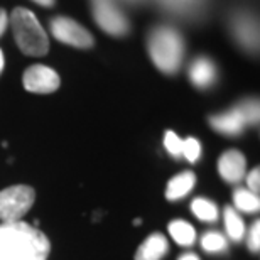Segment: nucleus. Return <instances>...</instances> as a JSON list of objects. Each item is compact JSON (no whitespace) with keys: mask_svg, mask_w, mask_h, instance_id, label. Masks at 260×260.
<instances>
[{"mask_svg":"<svg viewBox=\"0 0 260 260\" xmlns=\"http://www.w3.org/2000/svg\"><path fill=\"white\" fill-rule=\"evenodd\" d=\"M164 145L168 149V152L173 155V157H179L183 155V139H179L174 132H166L164 135Z\"/></svg>","mask_w":260,"mask_h":260,"instance_id":"19","label":"nucleus"},{"mask_svg":"<svg viewBox=\"0 0 260 260\" xmlns=\"http://www.w3.org/2000/svg\"><path fill=\"white\" fill-rule=\"evenodd\" d=\"M51 32L59 43L75 46V48H91L93 36L78 24L76 20L68 17H56L51 20Z\"/></svg>","mask_w":260,"mask_h":260,"instance_id":"6","label":"nucleus"},{"mask_svg":"<svg viewBox=\"0 0 260 260\" xmlns=\"http://www.w3.org/2000/svg\"><path fill=\"white\" fill-rule=\"evenodd\" d=\"M93 15L98 25L112 36H123L128 32V20L110 0H95Z\"/></svg>","mask_w":260,"mask_h":260,"instance_id":"7","label":"nucleus"},{"mask_svg":"<svg viewBox=\"0 0 260 260\" xmlns=\"http://www.w3.org/2000/svg\"><path fill=\"white\" fill-rule=\"evenodd\" d=\"M235 32L240 39L242 44H245L247 48H257L258 44V30L257 25L252 19L248 17H238L235 22Z\"/></svg>","mask_w":260,"mask_h":260,"instance_id":"13","label":"nucleus"},{"mask_svg":"<svg viewBox=\"0 0 260 260\" xmlns=\"http://www.w3.org/2000/svg\"><path fill=\"white\" fill-rule=\"evenodd\" d=\"M189 78L198 88H206L213 85L216 78V68L208 58H198L189 68Z\"/></svg>","mask_w":260,"mask_h":260,"instance_id":"11","label":"nucleus"},{"mask_svg":"<svg viewBox=\"0 0 260 260\" xmlns=\"http://www.w3.org/2000/svg\"><path fill=\"white\" fill-rule=\"evenodd\" d=\"M233 201H235V206L238 208V210L245 211V213L258 211V208H260L258 196L253 194L252 191H247V189L235 191V194H233Z\"/></svg>","mask_w":260,"mask_h":260,"instance_id":"15","label":"nucleus"},{"mask_svg":"<svg viewBox=\"0 0 260 260\" xmlns=\"http://www.w3.org/2000/svg\"><path fill=\"white\" fill-rule=\"evenodd\" d=\"M24 88L30 93H53L59 88V76L53 68L34 64L27 68L22 76Z\"/></svg>","mask_w":260,"mask_h":260,"instance_id":"8","label":"nucleus"},{"mask_svg":"<svg viewBox=\"0 0 260 260\" xmlns=\"http://www.w3.org/2000/svg\"><path fill=\"white\" fill-rule=\"evenodd\" d=\"M225 225H226L228 235L232 237V240H242L245 226H243V221L240 220V216L237 215V211L230 206L225 208Z\"/></svg>","mask_w":260,"mask_h":260,"instance_id":"17","label":"nucleus"},{"mask_svg":"<svg viewBox=\"0 0 260 260\" xmlns=\"http://www.w3.org/2000/svg\"><path fill=\"white\" fill-rule=\"evenodd\" d=\"M191 210H193L194 215L203 221H215L218 216L216 205L205 200V198H196V200L191 203Z\"/></svg>","mask_w":260,"mask_h":260,"instance_id":"16","label":"nucleus"},{"mask_svg":"<svg viewBox=\"0 0 260 260\" xmlns=\"http://www.w3.org/2000/svg\"><path fill=\"white\" fill-rule=\"evenodd\" d=\"M51 243L43 232L24 221L0 225V260L48 258Z\"/></svg>","mask_w":260,"mask_h":260,"instance_id":"1","label":"nucleus"},{"mask_svg":"<svg viewBox=\"0 0 260 260\" xmlns=\"http://www.w3.org/2000/svg\"><path fill=\"white\" fill-rule=\"evenodd\" d=\"M9 24V17H7V12L5 10H0V36L4 34L5 27H7Z\"/></svg>","mask_w":260,"mask_h":260,"instance_id":"23","label":"nucleus"},{"mask_svg":"<svg viewBox=\"0 0 260 260\" xmlns=\"http://www.w3.org/2000/svg\"><path fill=\"white\" fill-rule=\"evenodd\" d=\"M218 173L226 183H238L245 176V157L240 150H226L218 160Z\"/></svg>","mask_w":260,"mask_h":260,"instance_id":"9","label":"nucleus"},{"mask_svg":"<svg viewBox=\"0 0 260 260\" xmlns=\"http://www.w3.org/2000/svg\"><path fill=\"white\" fill-rule=\"evenodd\" d=\"M168 252V240L162 233H152L139 247L135 260H160Z\"/></svg>","mask_w":260,"mask_h":260,"instance_id":"10","label":"nucleus"},{"mask_svg":"<svg viewBox=\"0 0 260 260\" xmlns=\"http://www.w3.org/2000/svg\"><path fill=\"white\" fill-rule=\"evenodd\" d=\"M183 155L189 162H196L201 155V144L194 137L183 140Z\"/></svg>","mask_w":260,"mask_h":260,"instance_id":"20","label":"nucleus"},{"mask_svg":"<svg viewBox=\"0 0 260 260\" xmlns=\"http://www.w3.org/2000/svg\"><path fill=\"white\" fill-rule=\"evenodd\" d=\"M34 2L43 5V7H51V5H54V0H34Z\"/></svg>","mask_w":260,"mask_h":260,"instance_id":"24","label":"nucleus"},{"mask_svg":"<svg viewBox=\"0 0 260 260\" xmlns=\"http://www.w3.org/2000/svg\"><path fill=\"white\" fill-rule=\"evenodd\" d=\"M201 245H203V248H205L206 252H220V250L225 248L226 240L220 235V233L210 232V233H206V235L203 237Z\"/></svg>","mask_w":260,"mask_h":260,"instance_id":"18","label":"nucleus"},{"mask_svg":"<svg viewBox=\"0 0 260 260\" xmlns=\"http://www.w3.org/2000/svg\"><path fill=\"white\" fill-rule=\"evenodd\" d=\"M36 260H46V258H36Z\"/></svg>","mask_w":260,"mask_h":260,"instance_id":"27","label":"nucleus"},{"mask_svg":"<svg viewBox=\"0 0 260 260\" xmlns=\"http://www.w3.org/2000/svg\"><path fill=\"white\" fill-rule=\"evenodd\" d=\"M194 183H196V176L193 173H181L178 176H174L168 183L166 198H168L169 201L181 200V198H184L194 188Z\"/></svg>","mask_w":260,"mask_h":260,"instance_id":"12","label":"nucleus"},{"mask_svg":"<svg viewBox=\"0 0 260 260\" xmlns=\"http://www.w3.org/2000/svg\"><path fill=\"white\" fill-rule=\"evenodd\" d=\"M258 179H260V169L255 168L250 174H248L247 183H248V188H250L252 193L257 194V196H258V189H260V181Z\"/></svg>","mask_w":260,"mask_h":260,"instance_id":"22","label":"nucleus"},{"mask_svg":"<svg viewBox=\"0 0 260 260\" xmlns=\"http://www.w3.org/2000/svg\"><path fill=\"white\" fill-rule=\"evenodd\" d=\"M179 260H200L196 255H193V253H186V255L179 257Z\"/></svg>","mask_w":260,"mask_h":260,"instance_id":"25","label":"nucleus"},{"mask_svg":"<svg viewBox=\"0 0 260 260\" xmlns=\"http://www.w3.org/2000/svg\"><path fill=\"white\" fill-rule=\"evenodd\" d=\"M10 25L14 30L15 43L24 54L44 56L49 49V39L41 27L38 17L27 9L17 7L10 15Z\"/></svg>","mask_w":260,"mask_h":260,"instance_id":"2","label":"nucleus"},{"mask_svg":"<svg viewBox=\"0 0 260 260\" xmlns=\"http://www.w3.org/2000/svg\"><path fill=\"white\" fill-rule=\"evenodd\" d=\"M257 122H258V102L257 100L243 102L242 105L235 107L233 110L210 118L211 127L226 135H238L245 125H248V123H257Z\"/></svg>","mask_w":260,"mask_h":260,"instance_id":"5","label":"nucleus"},{"mask_svg":"<svg viewBox=\"0 0 260 260\" xmlns=\"http://www.w3.org/2000/svg\"><path fill=\"white\" fill-rule=\"evenodd\" d=\"M4 64H5V61H4V53H2V49H0V73H2V70H4Z\"/></svg>","mask_w":260,"mask_h":260,"instance_id":"26","label":"nucleus"},{"mask_svg":"<svg viewBox=\"0 0 260 260\" xmlns=\"http://www.w3.org/2000/svg\"><path fill=\"white\" fill-rule=\"evenodd\" d=\"M34 189L24 184L0 191V220H4V223L19 221L34 205Z\"/></svg>","mask_w":260,"mask_h":260,"instance_id":"4","label":"nucleus"},{"mask_svg":"<svg viewBox=\"0 0 260 260\" xmlns=\"http://www.w3.org/2000/svg\"><path fill=\"white\" fill-rule=\"evenodd\" d=\"M248 247L252 252H258L260 247V221H255L250 230V237H248Z\"/></svg>","mask_w":260,"mask_h":260,"instance_id":"21","label":"nucleus"},{"mask_svg":"<svg viewBox=\"0 0 260 260\" xmlns=\"http://www.w3.org/2000/svg\"><path fill=\"white\" fill-rule=\"evenodd\" d=\"M149 54L160 71L176 73L183 63V38L171 27L154 29L149 36Z\"/></svg>","mask_w":260,"mask_h":260,"instance_id":"3","label":"nucleus"},{"mask_svg":"<svg viewBox=\"0 0 260 260\" xmlns=\"http://www.w3.org/2000/svg\"><path fill=\"white\" fill-rule=\"evenodd\" d=\"M169 233H171V237L176 240V243L184 245V247L193 245L194 240H196L194 228L183 220H176L173 223H169Z\"/></svg>","mask_w":260,"mask_h":260,"instance_id":"14","label":"nucleus"}]
</instances>
